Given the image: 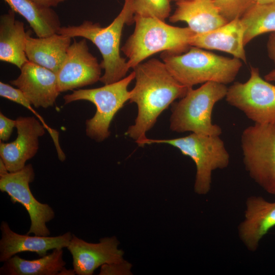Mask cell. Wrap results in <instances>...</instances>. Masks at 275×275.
Returning a JSON list of instances; mask_svg holds the SVG:
<instances>
[{
	"instance_id": "obj_28",
	"label": "cell",
	"mask_w": 275,
	"mask_h": 275,
	"mask_svg": "<svg viewBox=\"0 0 275 275\" xmlns=\"http://www.w3.org/2000/svg\"><path fill=\"white\" fill-rule=\"evenodd\" d=\"M268 56L275 64V32L271 33L267 43Z\"/></svg>"
},
{
	"instance_id": "obj_9",
	"label": "cell",
	"mask_w": 275,
	"mask_h": 275,
	"mask_svg": "<svg viewBox=\"0 0 275 275\" xmlns=\"http://www.w3.org/2000/svg\"><path fill=\"white\" fill-rule=\"evenodd\" d=\"M225 98L255 123L275 122V86L262 78L257 67H251L246 81L236 82L228 88Z\"/></svg>"
},
{
	"instance_id": "obj_1",
	"label": "cell",
	"mask_w": 275,
	"mask_h": 275,
	"mask_svg": "<svg viewBox=\"0 0 275 275\" xmlns=\"http://www.w3.org/2000/svg\"><path fill=\"white\" fill-rule=\"evenodd\" d=\"M133 69L135 83L130 91L129 101L136 103L138 111L126 135L140 146L159 115L174 101L183 97L190 88L180 83L163 61L155 58L143 62Z\"/></svg>"
},
{
	"instance_id": "obj_14",
	"label": "cell",
	"mask_w": 275,
	"mask_h": 275,
	"mask_svg": "<svg viewBox=\"0 0 275 275\" xmlns=\"http://www.w3.org/2000/svg\"><path fill=\"white\" fill-rule=\"evenodd\" d=\"M20 70L18 77L10 84L20 89L35 107L52 106L61 93L56 73L29 61Z\"/></svg>"
},
{
	"instance_id": "obj_18",
	"label": "cell",
	"mask_w": 275,
	"mask_h": 275,
	"mask_svg": "<svg viewBox=\"0 0 275 275\" xmlns=\"http://www.w3.org/2000/svg\"><path fill=\"white\" fill-rule=\"evenodd\" d=\"M189 44L202 49L225 52L246 63L243 29L240 18L232 20L213 30L196 34Z\"/></svg>"
},
{
	"instance_id": "obj_7",
	"label": "cell",
	"mask_w": 275,
	"mask_h": 275,
	"mask_svg": "<svg viewBox=\"0 0 275 275\" xmlns=\"http://www.w3.org/2000/svg\"><path fill=\"white\" fill-rule=\"evenodd\" d=\"M133 71L128 75L115 82L90 89H79L63 97L65 104L78 100L93 103L96 108L94 116L87 120L86 134L97 142L108 138L110 124L116 113L130 99L128 87L134 79Z\"/></svg>"
},
{
	"instance_id": "obj_15",
	"label": "cell",
	"mask_w": 275,
	"mask_h": 275,
	"mask_svg": "<svg viewBox=\"0 0 275 275\" xmlns=\"http://www.w3.org/2000/svg\"><path fill=\"white\" fill-rule=\"evenodd\" d=\"M275 227V201L251 196L245 201L244 218L238 227V236L246 249L255 252L262 238Z\"/></svg>"
},
{
	"instance_id": "obj_30",
	"label": "cell",
	"mask_w": 275,
	"mask_h": 275,
	"mask_svg": "<svg viewBox=\"0 0 275 275\" xmlns=\"http://www.w3.org/2000/svg\"><path fill=\"white\" fill-rule=\"evenodd\" d=\"M264 79L268 81H275V69L266 74L264 76Z\"/></svg>"
},
{
	"instance_id": "obj_31",
	"label": "cell",
	"mask_w": 275,
	"mask_h": 275,
	"mask_svg": "<svg viewBox=\"0 0 275 275\" xmlns=\"http://www.w3.org/2000/svg\"><path fill=\"white\" fill-rule=\"evenodd\" d=\"M8 172H9L7 170L5 163L0 158V176L5 175Z\"/></svg>"
},
{
	"instance_id": "obj_11",
	"label": "cell",
	"mask_w": 275,
	"mask_h": 275,
	"mask_svg": "<svg viewBox=\"0 0 275 275\" xmlns=\"http://www.w3.org/2000/svg\"><path fill=\"white\" fill-rule=\"evenodd\" d=\"M101 66L89 51L86 39L74 40L56 73L60 92L92 85L101 77Z\"/></svg>"
},
{
	"instance_id": "obj_22",
	"label": "cell",
	"mask_w": 275,
	"mask_h": 275,
	"mask_svg": "<svg viewBox=\"0 0 275 275\" xmlns=\"http://www.w3.org/2000/svg\"><path fill=\"white\" fill-rule=\"evenodd\" d=\"M15 12L21 15L38 37L57 33L61 27L59 16L51 8L41 6L31 0H4Z\"/></svg>"
},
{
	"instance_id": "obj_32",
	"label": "cell",
	"mask_w": 275,
	"mask_h": 275,
	"mask_svg": "<svg viewBox=\"0 0 275 275\" xmlns=\"http://www.w3.org/2000/svg\"><path fill=\"white\" fill-rule=\"evenodd\" d=\"M256 4H266L275 3V0H256Z\"/></svg>"
},
{
	"instance_id": "obj_26",
	"label": "cell",
	"mask_w": 275,
	"mask_h": 275,
	"mask_svg": "<svg viewBox=\"0 0 275 275\" xmlns=\"http://www.w3.org/2000/svg\"><path fill=\"white\" fill-rule=\"evenodd\" d=\"M131 264L124 261L121 263L104 264L101 266L99 274H129Z\"/></svg>"
},
{
	"instance_id": "obj_25",
	"label": "cell",
	"mask_w": 275,
	"mask_h": 275,
	"mask_svg": "<svg viewBox=\"0 0 275 275\" xmlns=\"http://www.w3.org/2000/svg\"><path fill=\"white\" fill-rule=\"evenodd\" d=\"M222 15L228 21L240 18L254 4L256 0H214Z\"/></svg>"
},
{
	"instance_id": "obj_17",
	"label": "cell",
	"mask_w": 275,
	"mask_h": 275,
	"mask_svg": "<svg viewBox=\"0 0 275 275\" xmlns=\"http://www.w3.org/2000/svg\"><path fill=\"white\" fill-rule=\"evenodd\" d=\"M176 6L169 21L185 22L196 34L213 30L228 22L219 12L214 0H184L176 2Z\"/></svg>"
},
{
	"instance_id": "obj_29",
	"label": "cell",
	"mask_w": 275,
	"mask_h": 275,
	"mask_svg": "<svg viewBox=\"0 0 275 275\" xmlns=\"http://www.w3.org/2000/svg\"><path fill=\"white\" fill-rule=\"evenodd\" d=\"M35 3L45 7H57L59 4L66 0H31Z\"/></svg>"
},
{
	"instance_id": "obj_24",
	"label": "cell",
	"mask_w": 275,
	"mask_h": 275,
	"mask_svg": "<svg viewBox=\"0 0 275 275\" xmlns=\"http://www.w3.org/2000/svg\"><path fill=\"white\" fill-rule=\"evenodd\" d=\"M171 0H133L134 15L152 16L164 21L170 17Z\"/></svg>"
},
{
	"instance_id": "obj_21",
	"label": "cell",
	"mask_w": 275,
	"mask_h": 275,
	"mask_svg": "<svg viewBox=\"0 0 275 275\" xmlns=\"http://www.w3.org/2000/svg\"><path fill=\"white\" fill-rule=\"evenodd\" d=\"M63 249H54L51 253L35 260H26L15 255L0 268V274L60 275L65 269Z\"/></svg>"
},
{
	"instance_id": "obj_19",
	"label": "cell",
	"mask_w": 275,
	"mask_h": 275,
	"mask_svg": "<svg viewBox=\"0 0 275 275\" xmlns=\"http://www.w3.org/2000/svg\"><path fill=\"white\" fill-rule=\"evenodd\" d=\"M27 32L25 53L28 60L57 73L71 45V37L58 33L33 38Z\"/></svg>"
},
{
	"instance_id": "obj_8",
	"label": "cell",
	"mask_w": 275,
	"mask_h": 275,
	"mask_svg": "<svg viewBox=\"0 0 275 275\" xmlns=\"http://www.w3.org/2000/svg\"><path fill=\"white\" fill-rule=\"evenodd\" d=\"M241 147L250 177L266 193L275 196V122L255 123L244 129Z\"/></svg>"
},
{
	"instance_id": "obj_12",
	"label": "cell",
	"mask_w": 275,
	"mask_h": 275,
	"mask_svg": "<svg viewBox=\"0 0 275 275\" xmlns=\"http://www.w3.org/2000/svg\"><path fill=\"white\" fill-rule=\"evenodd\" d=\"M119 244L116 236L103 237L98 243H94L73 234L67 249L72 256L73 269L76 274L92 275L103 265L124 262V252L119 249Z\"/></svg>"
},
{
	"instance_id": "obj_27",
	"label": "cell",
	"mask_w": 275,
	"mask_h": 275,
	"mask_svg": "<svg viewBox=\"0 0 275 275\" xmlns=\"http://www.w3.org/2000/svg\"><path fill=\"white\" fill-rule=\"evenodd\" d=\"M14 127H16V120L11 119L1 113L0 139L1 141H7L10 139Z\"/></svg>"
},
{
	"instance_id": "obj_3",
	"label": "cell",
	"mask_w": 275,
	"mask_h": 275,
	"mask_svg": "<svg viewBox=\"0 0 275 275\" xmlns=\"http://www.w3.org/2000/svg\"><path fill=\"white\" fill-rule=\"evenodd\" d=\"M134 22V31L121 49L130 69L157 52L182 53L196 34L188 26H173L152 16L135 14Z\"/></svg>"
},
{
	"instance_id": "obj_10",
	"label": "cell",
	"mask_w": 275,
	"mask_h": 275,
	"mask_svg": "<svg viewBox=\"0 0 275 275\" xmlns=\"http://www.w3.org/2000/svg\"><path fill=\"white\" fill-rule=\"evenodd\" d=\"M35 176L32 165L26 164L18 171L0 176V190L9 196L13 203L20 204L29 213L31 226L26 234L49 236L46 223L54 218L55 213L49 205L40 202L33 195L29 184Z\"/></svg>"
},
{
	"instance_id": "obj_5",
	"label": "cell",
	"mask_w": 275,
	"mask_h": 275,
	"mask_svg": "<svg viewBox=\"0 0 275 275\" xmlns=\"http://www.w3.org/2000/svg\"><path fill=\"white\" fill-rule=\"evenodd\" d=\"M227 90L226 85L214 81L205 82L196 89L189 88L186 94L172 105L170 129L219 136L222 130L212 123V113L215 103L225 98Z\"/></svg>"
},
{
	"instance_id": "obj_23",
	"label": "cell",
	"mask_w": 275,
	"mask_h": 275,
	"mask_svg": "<svg viewBox=\"0 0 275 275\" xmlns=\"http://www.w3.org/2000/svg\"><path fill=\"white\" fill-rule=\"evenodd\" d=\"M245 46L255 37L275 32V3L255 4L240 18Z\"/></svg>"
},
{
	"instance_id": "obj_6",
	"label": "cell",
	"mask_w": 275,
	"mask_h": 275,
	"mask_svg": "<svg viewBox=\"0 0 275 275\" xmlns=\"http://www.w3.org/2000/svg\"><path fill=\"white\" fill-rule=\"evenodd\" d=\"M152 144H169L193 160L196 166L194 191L200 195H205L209 192L213 172L226 168L230 162L229 154L219 136L192 133L187 136L172 139L147 138L140 146Z\"/></svg>"
},
{
	"instance_id": "obj_2",
	"label": "cell",
	"mask_w": 275,
	"mask_h": 275,
	"mask_svg": "<svg viewBox=\"0 0 275 275\" xmlns=\"http://www.w3.org/2000/svg\"><path fill=\"white\" fill-rule=\"evenodd\" d=\"M134 14L133 0H124L120 12L106 26L85 20L78 25L61 26L57 33L71 38L82 37L96 45L102 55L100 65L104 70L100 81L107 85L125 77L130 69L127 61L121 56L120 43L124 26L134 22Z\"/></svg>"
},
{
	"instance_id": "obj_20",
	"label": "cell",
	"mask_w": 275,
	"mask_h": 275,
	"mask_svg": "<svg viewBox=\"0 0 275 275\" xmlns=\"http://www.w3.org/2000/svg\"><path fill=\"white\" fill-rule=\"evenodd\" d=\"M10 9L0 17V60L20 69L29 60L25 53L27 32L23 22L16 19Z\"/></svg>"
},
{
	"instance_id": "obj_33",
	"label": "cell",
	"mask_w": 275,
	"mask_h": 275,
	"mask_svg": "<svg viewBox=\"0 0 275 275\" xmlns=\"http://www.w3.org/2000/svg\"><path fill=\"white\" fill-rule=\"evenodd\" d=\"M171 1H174L176 2H176H180V1H184V0H171Z\"/></svg>"
},
{
	"instance_id": "obj_4",
	"label": "cell",
	"mask_w": 275,
	"mask_h": 275,
	"mask_svg": "<svg viewBox=\"0 0 275 275\" xmlns=\"http://www.w3.org/2000/svg\"><path fill=\"white\" fill-rule=\"evenodd\" d=\"M160 57L175 79L188 88L208 81L230 84L242 67L237 58L221 56L195 46L183 53L163 52Z\"/></svg>"
},
{
	"instance_id": "obj_13",
	"label": "cell",
	"mask_w": 275,
	"mask_h": 275,
	"mask_svg": "<svg viewBox=\"0 0 275 275\" xmlns=\"http://www.w3.org/2000/svg\"><path fill=\"white\" fill-rule=\"evenodd\" d=\"M17 136L11 143L1 141L0 157L9 172L23 169L39 149V138L45 133L43 124L34 117H19L16 119Z\"/></svg>"
},
{
	"instance_id": "obj_16",
	"label": "cell",
	"mask_w": 275,
	"mask_h": 275,
	"mask_svg": "<svg viewBox=\"0 0 275 275\" xmlns=\"http://www.w3.org/2000/svg\"><path fill=\"white\" fill-rule=\"evenodd\" d=\"M0 229V262H3L22 252L36 253L43 257L50 250L67 248L73 236L70 232L57 236L21 235L14 232L6 221L2 222Z\"/></svg>"
}]
</instances>
